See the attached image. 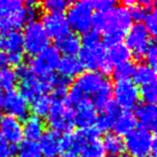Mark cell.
I'll use <instances>...</instances> for the list:
<instances>
[{"label":"cell","instance_id":"obj_35","mask_svg":"<svg viewBox=\"0 0 157 157\" xmlns=\"http://www.w3.org/2000/svg\"><path fill=\"white\" fill-rule=\"evenodd\" d=\"M144 20V25L145 29L147 30V33L151 36H155L157 33V13L156 9L153 8L146 11L145 15L143 17Z\"/></svg>","mask_w":157,"mask_h":157},{"label":"cell","instance_id":"obj_46","mask_svg":"<svg viewBox=\"0 0 157 157\" xmlns=\"http://www.w3.org/2000/svg\"><path fill=\"white\" fill-rule=\"evenodd\" d=\"M1 120H2V112L0 110V123H1Z\"/></svg>","mask_w":157,"mask_h":157},{"label":"cell","instance_id":"obj_21","mask_svg":"<svg viewBox=\"0 0 157 157\" xmlns=\"http://www.w3.org/2000/svg\"><path fill=\"white\" fill-rule=\"evenodd\" d=\"M44 132H45V123L41 117L31 115L25 118L24 125H23V135L26 138V140L37 142Z\"/></svg>","mask_w":157,"mask_h":157},{"label":"cell","instance_id":"obj_26","mask_svg":"<svg viewBox=\"0 0 157 157\" xmlns=\"http://www.w3.org/2000/svg\"><path fill=\"white\" fill-rule=\"evenodd\" d=\"M108 58H109L111 65H120V63L129 61L131 54L125 43L118 42V43L109 45V50L107 51Z\"/></svg>","mask_w":157,"mask_h":157},{"label":"cell","instance_id":"obj_20","mask_svg":"<svg viewBox=\"0 0 157 157\" xmlns=\"http://www.w3.org/2000/svg\"><path fill=\"white\" fill-rule=\"evenodd\" d=\"M55 48L59 53L65 54V56H74L81 51L82 40L75 33H69L56 40Z\"/></svg>","mask_w":157,"mask_h":157},{"label":"cell","instance_id":"obj_34","mask_svg":"<svg viewBox=\"0 0 157 157\" xmlns=\"http://www.w3.org/2000/svg\"><path fill=\"white\" fill-rule=\"evenodd\" d=\"M69 6L70 2L66 0H46L42 3V8L48 13H63Z\"/></svg>","mask_w":157,"mask_h":157},{"label":"cell","instance_id":"obj_16","mask_svg":"<svg viewBox=\"0 0 157 157\" xmlns=\"http://www.w3.org/2000/svg\"><path fill=\"white\" fill-rule=\"evenodd\" d=\"M135 117L137 122L141 124V128H144L148 131H154L156 129L157 110L155 105L144 102L137 105Z\"/></svg>","mask_w":157,"mask_h":157},{"label":"cell","instance_id":"obj_5","mask_svg":"<svg viewBox=\"0 0 157 157\" xmlns=\"http://www.w3.org/2000/svg\"><path fill=\"white\" fill-rule=\"evenodd\" d=\"M93 7L90 1H76L68 8L67 21L70 28L78 33L85 35L93 27Z\"/></svg>","mask_w":157,"mask_h":157},{"label":"cell","instance_id":"obj_41","mask_svg":"<svg viewBox=\"0 0 157 157\" xmlns=\"http://www.w3.org/2000/svg\"><path fill=\"white\" fill-rule=\"evenodd\" d=\"M6 56H7L8 65L11 63L14 66H20L22 65L24 53H12V54H6Z\"/></svg>","mask_w":157,"mask_h":157},{"label":"cell","instance_id":"obj_23","mask_svg":"<svg viewBox=\"0 0 157 157\" xmlns=\"http://www.w3.org/2000/svg\"><path fill=\"white\" fill-rule=\"evenodd\" d=\"M136 125H137V120L131 112L120 111L114 120L112 128L115 131V135L121 137V136H127L132 130H135Z\"/></svg>","mask_w":157,"mask_h":157},{"label":"cell","instance_id":"obj_45","mask_svg":"<svg viewBox=\"0 0 157 157\" xmlns=\"http://www.w3.org/2000/svg\"><path fill=\"white\" fill-rule=\"evenodd\" d=\"M2 98H3V95H2V90L0 88V105H1V101H2Z\"/></svg>","mask_w":157,"mask_h":157},{"label":"cell","instance_id":"obj_22","mask_svg":"<svg viewBox=\"0 0 157 157\" xmlns=\"http://www.w3.org/2000/svg\"><path fill=\"white\" fill-rule=\"evenodd\" d=\"M121 109L115 105V102L111 101L109 105L105 107V109L102 111V114L97 117V121L95 123V130L98 132H105L112 129L113 122L117 114L120 113Z\"/></svg>","mask_w":157,"mask_h":157},{"label":"cell","instance_id":"obj_42","mask_svg":"<svg viewBox=\"0 0 157 157\" xmlns=\"http://www.w3.org/2000/svg\"><path fill=\"white\" fill-rule=\"evenodd\" d=\"M7 65H8L7 56H6L5 53H1V54H0V69L7 67Z\"/></svg>","mask_w":157,"mask_h":157},{"label":"cell","instance_id":"obj_4","mask_svg":"<svg viewBox=\"0 0 157 157\" xmlns=\"http://www.w3.org/2000/svg\"><path fill=\"white\" fill-rule=\"evenodd\" d=\"M125 148L131 157H155L156 139L152 132L144 128H138L126 136Z\"/></svg>","mask_w":157,"mask_h":157},{"label":"cell","instance_id":"obj_30","mask_svg":"<svg viewBox=\"0 0 157 157\" xmlns=\"http://www.w3.org/2000/svg\"><path fill=\"white\" fill-rule=\"evenodd\" d=\"M18 157H41L39 144L36 141L24 140L18 143L17 150H15Z\"/></svg>","mask_w":157,"mask_h":157},{"label":"cell","instance_id":"obj_33","mask_svg":"<svg viewBox=\"0 0 157 157\" xmlns=\"http://www.w3.org/2000/svg\"><path fill=\"white\" fill-rule=\"evenodd\" d=\"M133 69H135V66L131 61H126V63L116 65L113 69V78L116 80V82L129 80V78L132 76Z\"/></svg>","mask_w":157,"mask_h":157},{"label":"cell","instance_id":"obj_29","mask_svg":"<svg viewBox=\"0 0 157 157\" xmlns=\"http://www.w3.org/2000/svg\"><path fill=\"white\" fill-rule=\"evenodd\" d=\"M52 98L48 95H41V96L37 97L36 99L33 100L31 103V110H33V114L38 117H43L48 114V111L52 105Z\"/></svg>","mask_w":157,"mask_h":157},{"label":"cell","instance_id":"obj_37","mask_svg":"<svg viewBox=\"0 0 157 157\" xmlns=\"http://www.w3.org/2000/svg\"><path fill=\"white\" fill-rule=\"evenodd\" d=\"M125 6H126L125 8L128 11L131 20H137V21L143 20L144 15H145L146 11H147L139 2H136V1H126Z\"/></svg>","mask_w":157,"mask_h":157},{"label":"cell","instance_id":"obj_39","mask_svg":"<svg viewBox=\"0 0 157 157\" xmlns=\"http://www.w3.org/2000/svg\"><path fill=\"white\" fill-rule=\"evenodd\" d=\"M144 56H145L146 60H147V65L155 70V68H156V63H157V48L154 43H151V45L148 46L147 51H146Z\"/></svg>","mask_w":157,"mask_h":157},{"label":"cell","instance_id":"obj_11","mask_svg":"<svg viewBox=\"0 0 157 157\" xmlns=\"http://www.w3.org/2000/svg\"><path fill=\"white\" fill-rule=\"evenodd\" d=\"M5 112L9 114V116L20 120H25L29 113V103L17 90H9L6 95H3L1 101Z\"/></svg>","mask_w":157,"mask_h":157},{"label":"cell","instance_id":"obj_10","mask_svg":"<svg viewBox=\"0 0 157 157\" xmlns=\"http://www.w3.org/2000/svg\"><path fill=\"white\" fill-rule=\"evenodd\" d=\"M60 60V53L55 46H48L40 54L33 56L30 63V69L39 78H45L54 73Z\"/></svg>","mask_w":157,"mask_h":157},{"label":"cell","instance_id":"obj_9","mask_svg":"<svg viewBox=\"0 0 157 157\" xmlns=\"http://www.w3.org/2000/svg\"><path fill=\"white\" fill-rule=\"evenodd\" d=\"M125 39H126L125 45L127 46L130 54H132L137 59H141L142 57H144L148 46L152 43L151 35L141 23L132 25L127 33Z\"/></svg>","mask_w":157,"mask_h":157},{"label":"cell","instance_id":"obj_18","mask_svg":"<svg viewBox=\"0 0 157 157\" xmlns=\"http://www.w3.org/2000/svg\"><path fill=\"white\" fill-rule=\"evenodd\" d=\"M78 157H105V152L103 150L101 140L98 137V132L95 128H90V135L81 148L76 153Z\"/></svg>","mask_w":157,"mask_h":157},{"label":"cell","instance_id":"obj_24","mask_svg":"<svg viewBox=\"0 0 157 157\" xmlns=\"http://www.w3.org/2000/svg\"><path fill=\"white\" fill-rule=\"evenodd\" d=\"M0 48L5 54L24 53L23 51V35L20 31H10L0 37Z\"/></svg>","mask_w":157,"mask_h":157},{"label":"cell","instance_id":"obj_32","mask_svg":"<svg viewBox=\"0 0 157 157\" xmlns=\"http://www.w3.org/2000/svg\"><path fill=\"white\" fill-rule=\"evenodd\" d=\"M22 9L23 2L20 0H0V20Z\"/></svg>","mask_w":157,"mask_h":157},{"label":"cell","instance_id":"obj_14","mask_svg":"<svg viewBox=\"0 0 157 157\" xmlns=\"http://www.w3.org/2000/svg\"><path fill=\"white\" fill-rule=\"evenodd\" d=\"M20 93L27 101L36 99L41 95H45L48 92V86L43 78L37 76L35 73L26 76L25 78L20 80Z\"/></svg>","mask_w":157,"mask_h":157},{"label":"cell","instance_id":"obj_27","mask_svg":"<svg viewBox=\"0 0 157 157\" xmlns=\"http://www.w3.org/2000/svg\"><path fill=\"white\" fill-rule=\"evenodd\" d=\"M25 24H26V20H25L24 12L22 9L18 12H15L0 20V31L2 30L5 33L18 31Z\"/></svg>","mask_w":157,"mask_h":157},{"label":"cell","instance_id":"obj_19","mask_svg":"<svg viewBox=\"0 0 157 157\" xmlns=\"http://www.w3.org/2000/svg\"><path fill=\"white\" fill-rule=\"evenodd\" d=\"M57 69H58L60 75L71 80L73 78H78L83 72L84 67L81 59L76 55H74V56L60 57Z\"/></svg>","mask_w":157,"mask_h":157},{"label":"cell","instance_id":"obj_28","mask_svg":"<svg viewBox=\"0 0 157 157\" xmlns=\"http://www.w3.org/2000/svg\"><path fill=\"white\" fill-rule=\"evenodd\" d=\"M103 150L109 155L123 154L125 151V141L122 137L115 133H107L101 141Z\"/></svg>","mask_w":157,"mask_h":157},{"label":"cell","instance_id":"obj_31","mask_svg":"<svg viewBox=\"0 0 157 157\" xmlns=\"http://www.w3.org/2000/svg\"><path fill=\"white\" fill-rule=\"evenodd\" d=\"M17 82L15 71L11 68H1L0 69V88L6 90H12Z\"/></svg>","mask_w":157,"mask_h":157},{"label":"cell","instance_id":"obj_47","mask_svg":"<svg viewBox=\"0 0 157 157\" xmlns=\"http://www.w3.org/2000/svg\"><path fill=\"white\" fill-rule=\"evenodd\" d=\"M0 37H1V31H0Z\"/></svg>","mask_w":157,"mask_h":157},{"label":"cell","instance_id":"obj_40","mask_svg":"<svg viewBox=\"0 0 157 157\" xmlns=\"http://www.w3.org/2000/svg\"><path fill=\"white\" fill-rule=\"evenodd\" d=\"M93 9H96L97 12H105L115 6V2L112 0H98V1H90Z\"/></svg>","mask_w":157,"mask_h":157},{"label":"cell","instance_id":"obj_13","mask_svg":"<svg viewBox=\"0 0 157 157\" xmlns=\"http://www.w3.org/2000/svg\"><path fill=\"white\" fill-rule=\"evenodd\" d=\"M41 24L48 37L56 40L70 33V26L63 13H46L42 17Z\"/></svg>","mask_w":157,"mask_h":157},{"label":"cell","instance_id":"obj_36","mask_svg":"<svg viewBox=\"0 0 157 157\" xmlns=\"http://www.w3.org/2000/svg\"><path fill=\"white\" fill-rule=\"evenodd\" d=\"M140 97L144 99L145 103H151V105H155L157 100V86L156 82L155 83H151L148 85L141 86L139 90Z\"/></svg>","mask_w":157,"mask_h":157},{"label":"cell","instance_id":"obj_8","mask_svg":"<svg viewBox=\"0 0 157 157\" xmlns=\"http://www.w3.org/2000/svg\"><path fill=\"white\" fill-rule=\"evenodd\" d=\"M114 96V102L118 108L129 111L138 105L140 101L139 87L130 80L117 81L112 88Z\"/></svg>","mask_w":157,"mask_h":157},{"label":"cell","instance_id":"obj_38","mask_svg":"<svg viewBox=\"0 0 157 157\" xmlns=\"http://www.w3.org/2000/svg\"><path fill=\"white\" fill-rule=\"evenodd\" d=\"M23 12H24L26 23H28V24L33 22H37L40 15V9L38 8V3L36 1H27L26 7L23 8Z\"/></svg>","mask_w":157,"mask_h":157},{"label":"cell","instance_id":"obj_17","mask_svg":"<svg viewBox=\"0 0 157 157\" xmlns=\"http://www.w3.org/2000/svg\"><path fill=\"white\" fill-rule=\"evenodd\" d=\"M60 137L58 132L53 130H45L39 140V148L41 155L45 157H57L61 152Z\"/></svg>","mask_w":157,"mask_h":157},{"label":"cell","instance_id":"obj_6","mask_svg":"<svg viewBox=\"0 0 157 157\" xmlns=\"http://www.w3.org/2000/svg\"><path fill=\"white\" fill-rule=\"evenodd\" d=\"M23 35V51L36 56L50 46V37L40 22L27 24Z\"/></svg>","mask_w":157,"mask_h":157},{"label":"cell","instance_id":"obj_12","mask_svg":"<svg viewBox=\"0 0 157 157\" xmlns=\"http://www.w3.org/2000/svg\"><path fill=\"white\" fill-rule=\"evenodd\" d=\"M74 107H75L73 112L74 125L78 126L81 129L92 128L98 117L97 109L95 108L94 103L90 99H84Z\"/></svg>","mask_w":157,"mask_h":157},{"label":"cell","instance_id":"obj_2","mask_svg":"<svg viewBox=\"0 0 157 157\" xmlns=\"http://www.w3.org/2000/svg\"><path fill=\"white\" fill-rule=\"evenodd\" d=\"M93 26L97 33H102L109 45L121 42L132 26V20L123 6H114L105 12H97L93 16Z\"/></svg>","mask_w":157,"mask_h":157},{"label":"cell","instance_id":"obj_15","mask_svg":"<svg viewBox=\"0 0 157 157\" xmlns=\"http://www.w3.org/2000/svg\"><path fill=\"white\" fill-rule=\"evenodd\" d=\"M0 136L10 145H15L23 141V125L21 121L12 116L2 117L0 123Z\"/></svg>","mask_w":157,"mask_h":157},{"label":"cell","instance_id":"obj_44","mask_svg":"<svg viewBox=\"0 0 157 157\" xmlns=\"http://www.w3.org/2000/svg\"><path fill=\"white\" fill-rule=\"evenodd\" d=\"M108 157H131L130 155H128V154H118V155H109Z\"/></svg>","mask_w":157,"mask_h":157},{"label":"cell","instance_id":"obj_43","mask_svg":"<svg viewBox=\"0 0 157 157\" xmlns=\"http://www.w3.org/2000/svg\"><path fill=\"white\" fill-rule=\"evenodd\" d=\"M59 157H78V155L74 154L72 152H65L63 155H60Z\"/></svg>","mask_w":157,"mask_h":157},{"label":"cell","instance_id":"obj_3","mask_svg":"<svg viewBox=\"0 0 157 157\" xmlns=\"http://www.w3.org/2000/svg\"><path fill=\"white\" fill-rule=\"evenodd\" d=\"M83 67L88 71H96L101 74L112 71V65L108 58L107 48L100 40L94 43L83 44L80 51V57Z\"/></svg>","mask_w":157,"mask_h":157},{"label":"cell","instance_id":"obj_1","mask_svg":"<svg viewBox=\"0 0 157 157\" xmlns=\"http://www.w3.org/2000/svg\"><path fill=\"white\" fill-rule=\"evenodd\" d=\"M112 85L105 74L96 71L82 72L67 93L68 105H76L84 99H90L95 108L101 111L111 102Z\"/></svg>","mask_w":157,"mask_h":157},{"label":"cell","instance_id":"obj_7","mask_svg":"<svg viewBox=\"0 0 157 157\" xmlns=\"http://www.w3.org/2000/svg\"><path fill=\"white\" fill-rule=\"evenodd\" d=\"M48 123L53 131L70 132L74 126L73 110L65 100H54L48 111Z\"/></svg>","mask_w":157,"mask_h":157},{"label":"cell","instance_id":"obj_25","mask_svg":"<svg viewBox=\"0 0 157 157\" xmlns=\"http://www.w3.org/2000/svg\"><path fill=\"white\" fill-rule=\"evenodd\" d=\"M133 83L139 86H145L156 82V73L147 63H140L136 66L132 72Z\"/></svg>","mask_w":157,"mask_h":157}]
</instances>
